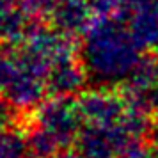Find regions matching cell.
<instances>
[{"label":"cell","mask_w":158,"mask_h":158,"mask_svg":"<svg viewBox=\"0 0 158 158\" xmlns=\"http://www.w3.org/2000/svg\"><path fill=\"white\" fill-rule=\"evenodd\" d=\"M73 126V110L66 107L62 100H53L41 105L36 112V126L27 139L30 155H34V158H52L69 139Z\"/></svg>","instance_id":"obj_1"},{"label":"cell","mask_w":158,"mask_h":158,"mask_svg":"<svg viewBox=\"0 0 158 158\" xmlns=\"http://www.w3.org/2000/svg\"><path fill=\"white\" fill-rule=\"evenodd\" d=\"M27 139L16 130H0V158H25Z\"/></svg>","instance_id":"obj_2"},{"label":"cell","mask_w":158,"mask_h":158,"mask_svg":"<svg viewBox=\"0 0 158 158\" xmlns=\"http://www.w3.org/2000/svg\"><path fill=\"white\" fill-rule=\"evenodd\" d=\"M16 68V50H2L0 48V94L7 87L9 80Z\"/></svg>","instance_id":"obj_3"},{"label":"cell","mask_w":158,"mask_h":158,"mask_svg":"<svg viewBox=\"0 0 158 158\" xmlns=\"http://www.w3.org/2000/svg\"><path fill=\"white\" fill-rule=\"evenodd\" d=\"M16 110H18V107H15L7 98H4L0 94V130H9L15 124Z\"/></svg>","instance_id":"obj_4"},{"label":"cell","mask_w":158,"mask_h":158,"mask_svg":"<svg viewBox=\"0 0 158 158\" xmlns=\"http://www.w3.org/2000/svg\"><path fill=\"white\" fill-rule=\"evenodd\" d=\"M59 158H77V156H71V155H66V156H59Z\"/></svg>","instance_id":"obj_5"},{"label":"cell","mask_w":158,"mask_h":158,"mask_svg":"<svg viewBox=\"0 0 158 158\" xmlns=\"http://www.w3.org/2000/svg\"><path fill=\"white\" fill-rule=\"evenodd\" d=\"M25 158H27V156H25Z\"/></svg>","instance_id":"obj_6"}]
</instances>
